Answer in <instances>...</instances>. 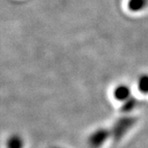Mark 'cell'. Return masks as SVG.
I'll return each mask as SVG.
<instances>
[{"instance_id":"cell-3","label":"cell","mask_w":148,"mask_h":148,"mask_svg":"<svg viewBox=\"0 0 148 148\" xmlns=\"http://www.w3.org/2000/svg\"><path fill=\"white\" fill-rule=\"evenodd\" d=\"M130 88L127 86H124V85L119 86L118 88H116V89L114 90L115 98L120 100V101H125L127 98H129L130 97Z\"/></svg>"},{"instance_id":"cell-4","label":"cell","mask_w":148,"mask_h":148,"mask_svg":"<svg viewBox=\"0 0 148 148\" xmlns=\"http://www.w3.org/2000/svg\"><path fill=\"white\" fill-rule=\"evenodd\" d=\"M146 5V0H130L129 7L132 11H139Z\"/></svg>"},{"instance_id":"cell-2","label":"cell","mask_w":148,"mask_h":148,"mask_svg":"<svg viewBox=\"0 0 148 148\" xmlns=\"http://www.w3.org/2000/svg\"><path fill=\"white\" fill-rule=\"evenodd\" d=\"M24 145V139L18 134L10 136L6 140V148H23Z\"/></svg>"},{"instance_id":"cell-1","label":"cell","mask_w":148,"mask_h":148,"mask_svg":"<svg viewBox=\"0 0 148 148\" xmlns=\"http://www.w3.org/2000/svg\"><path fill=\"white\" fill-rule=\"evenodd\" d=\"M107 133L103 130H98L92 133L88 138V144L93 148H98L106 139Z\"/></svg>"},{"instance_id":"cell-6","label":"cell","mask_w":148,"mask_h":148,"mask_svg":"<svg viewBox=\"0 0 148 148\" xmlns=\"http://www.w3.org/2000/svg\"><path fill=\"white\" fill-rule=\"evenodd\" d=\"M52 148H62V147H52Z\"/></svg>"},{"instance_id":"cell-5","label":"cell","mask_w":148,"mask_h":148,"mask_svg":"<svg viewBox=\"0 0 148 148\" xmlns=\"http://www.w3.org/2000/svg\"><path fill=\"white\" fill-rule=\"evenodd\" d=\"M139 88H140V89L143 90V91L148 90V78H144L143 79L140 80Z\"/></svg>"}]
</instances>
